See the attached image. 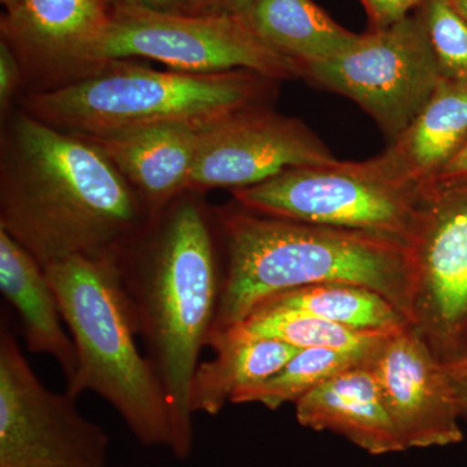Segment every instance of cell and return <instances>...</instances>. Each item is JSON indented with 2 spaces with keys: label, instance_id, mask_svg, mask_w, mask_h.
Masks as SVG:
<instances>
[{
  "label": "cell",
  "instance_id": "obj_3",
  "mask_svg": "<svg viewBox=\"0 0 467 467\" xmlns=\"http://www.w3.org/2000/svg\"><path fill=\"white\" fill-rule=\"evenodd\" d=\"M211 211L225 261L209 342L239 324L267 297L312 285L370 288L410 322L416 260L408 243L362 230L265 216L236 202Z\"/></svg>",
  "mask_w": 467,
  "mask_h": 467
},
{
  "label": "cell",
  "instance_id": "obj_30",
  "mask_svg": "<svg viewBox=\"0 0 467 467\" xmlns=\"http://www.w3.org/2000/svg\"><path fill=\"white\" fill-rule=\"evenodd\" d=\"M192 14H204L207 7V0H190Z\"/></svg>",
  "mask_w": 467,
  "mask_h": 467
},
{
  "label": "cell",
  "instance_id": "obj_19",
  "mask_svg": "<svg viewBox=\"0 0 467 467\" xmlns=\"http://www.w3.org/2000/svg\"><path fill=\"white\" fill-rule=\"evenodd\" d=\"M216 355L196 368L190 387L192 414L217 416L234 393L275 376L300 349L273 339L221 337L211 344Z\"/></svg>",
  "mask_w": 467,
  "mask_h": 467
},
{
  "label": "cell",
  "instance_id": "obj_14",
  "mask_svg": "<svg viewBox=\"0 0 467 467\" xmlns=\"http://www.w3.org/2000/svg\"><path fill=\"white\" fill-rule=\"evenodd\" d=\"M467 144V81L441 78L416 119L371 161L387 177L426 192Z\"/></svg>",
  "mask_w": 467,
  "mask_h": 467
},
{
  "label": "cell",
  "instance_id": "obj_21",
  "mask_svg": "<svg viewBox=\"0 0 467 467\" xmlns=\"http://www.w3.org/2000/svg\"><path fill=\"white\" fill-rule=\"evenodd\" d=\"M376 344V343H374ZM373 344V346H374ZM362 349H300L281 370L264 382L234 393L233 404L264 405L276 410L285 402H297L319 384L367 358L371 347Z\"/></svg>",
  "mask_w": 467,
  "mask_h": 467
},
{
  "label": "cell",
  "instance_id": "obj_31",
  "mask_svg": "<svg viewBox=\"0 0 467 467\" xmlns=\"http://www.w3.org/2000/svg\"><path fill=\"white\" fill-rule=\"evenodd\" d=\"M454 7L459 9L460 14L467 20V0H451Z\"/></svg>",
  "mask_w": 467,
  "mask_h": 467
},
{
  "label": "cell",
  "instance_id": "obj_12",
  "mask_svg": "<svg viewBox=\"0 0 467 467\" xmlns=\"http://www.w3.org/2000/svg\"><path fill=\"white\" fill-rule=\"evenodd\" d=\"M365 364L407 450L462 441L460 410L444 365L413 326L383 335L368 350Z\"/></svg>",
  "mask_w": 467,
  "mask_h": 467
},
{
  "label": "cell",
  "instance_id": "obj_18",
  "mask_svg": "<svg viewBox=\"0 0 467 467\" xmlns=\"http://www.w3.org/2000/svg\"><path fill=\"white\" fill-rule=\"evenodd\" d=\"M243 15L264 42L300 67L301 75L304 67L342 54L359 38L313 0H254Z\"/></svg>",
  "mask_w": 467,
  "mask_h": 467
},
{
  "label": "cell",
  "instance_id": "obj_8",
  "mask_svg": "<svg viewBox=\"0 0 467 467\" xmlns=\"http://www.w3.org/2000/svg\"><path fill=\"white\" fill-rule=\"evenodd\" d=\"M301 78L358 104L391 143L426 106L442 77L413 12L391 26L359 34L348 50L304 67Z\"/></svg>",
  "mask_w": 467,
  "mask_h": 467
},
{
  "label": "cell",
  "instance_id": "obj_1",
  "mask_svg": "<svg viewBox=\"0 0 467 467\" xmlns=\"http://www.w3.org/2000/svg\"><path fill=\"white\" fill-rule=\"evenodd\" d=\"M153 218L94 144L26 110L9 115L0 156V230L43 269L75 256L117 259Z\"/></svg>",
  "mask_w": 467,
  "mask_h": 467
},
{
  "label": "cell",
  "instance_id": "obj_25",
  "mask_svg": "<svg viewBox=\"0 0 467 467\" xmlns=\"http://www.w3.org/2000/svg\"><path fill=\"white\" fill-rule=\"evenodd\" d=\"M24 69L7 43L0 41V109L8 116L15 95L23 84Z\"/></svg>",
  "mask_w": 467,
  "mask_h": 467
},
{
  "label": "cell",
  "instance_id": "obj_22",
  "mask_svg": "<svg viewBox=\"0 0 467 467\" xmlns=\"http://www.w3.org/2000/svg\"><path fill=\"white\" fill-rule=\"evenodd\" d=\"M386 334H368L344 326L291 312H252L225 333L217 335L208 347L221 337L273 339L297 349H362L373 346Z\"/></svg>",
  "mask_w": 467,
  "mask_h": 467
},
{
  "label": "cell",
  "instance_id": "obj_23",
  "mask_svg": "<svg viewBox=\"0 0 467 467\" xmlns=\"http://www.w3.org/2000/svg\"><path fill=\"white\" fill-rule=\"evenodd\" d=\"M442 78L467 81V20L451 0H425L416 9Z\"/></svg>",
  "mask_w": 467,
  "mask_h": 467
},
{
  "label": "cell",
  "instance_id": "obj_16",
  "mask_svg": "<svg viewBox=\"0 0 467 467\" xmlns=\"http://www.w3.org/2000/svg\"><path fill=\"white\" fill-rule=\"evenodd\" d=\"M202 133L165 128L82 140L103 152L156 217L189 192Z\"/></svg>",
  "mask_w": 467,
  "mask_h": 467
},
{
  "label": "cell",
  "instance_id": "obj_13",
  "mask_svg": "<svg viewBox=\"0 0 467 467\" xmlns=\"http://www.w3.org/2000/svg\"><path fill=\"white\" fill-rule=\"evenodd\" d=\"M109 0H20L0 18V41L23 69L70 79L84 70L85 57L109 26Z\"/></svg>",
  "mask_w": 467,
  "mask_h": 467
},
{
  "label": "cell",
  "instance_id": "obj_20",
  "mask_svg": "<svg viewBox=\"0 0 467 467\" xmlns=\"http://www.w3.org/2000/svg\"><path fill=\"white\" fill-rule=\"evenodd\" d=\"M252 312L301 313L368 334H389L410 324L383 295L348 284L304 285L279 292L261 301Z\"/></svg>",
  "mask_w": 467,
  "mask_h": 467
},
{
  "label": "cell",
  "instance_id": "obj_10",
  "mask_svg": "<svg viewBox=\"0 0 467 467\" xmlns=\"http://www.w3.org/2000/svg\"><path fill=\"white\" fill-rule=\"evenodd\" d=\"M410 325L442 365L467 356V178L426 192Z\"/></svg>",
  "mask_w": 467,
  "mask_h": 467
},
{
  "label": "cell",
  "instance_id": "obj_32",
  "mask_svg": "<svg viewBox=\"0 0 467 467\" xmlns=\"http://www.w3.org/2000/svg\"><path fill=\"white\" fill-rule=\"evenodd\" d=\"M18 2H20V0H0L5 12H11L12 9L16 8Z\"/></svg>",
  "mask_w": 467,
  "mask_h": 467
},
{
  "label": "cell",
  "instance_id": "obj_4",
  "mask_svg": "<svg viewBox=\"0 0 467 467\" xmlns=\"http://www.w3.org/2000/svg\"><path fill=\"white\" fill-rule=\"evenodd\" d=\"M275 85L251 70L165 72L125 58L33 92L24 110L79 138L165 128L205 131L243 109L265 106Z\"/></svg>",
  "mask_w": 467,
  "mask_h": 467
},
{
  "label": "cell",
  "instance_id": "obj_15",
  "mask_svg": "<svg viewBox=\"0 0 467 467\" xmlns=\"http://www.w3.org/2000/svg\"><path fill=\"white\" fill-rule=\"evenodd\" d=\"M295 408L301 426L335 432L373 456L407 450L365 359L319 384Z\"/></svg>",
  "mask_w": 467,
  "mask_h": 467
},
{
  "label": "cell",
  "instance_id": "obj_5",
  "mask_svg": "<svg viewBox=\"0 0 467 467\" xmlns=\"http://www.w3.org/2000/svg\"><path fill=\"white\" fill-rule=\"evenodd\" d=\"M75 343L77 368L66 392L86 391L115 409L137 441L173 447V420L167 392L137 346L117 259L75 256L45 267Z\"/></svg>",
  "mask_w": 467,
  "mask_h": 467
},
{
  "label": "cell",
  "instance_id": "obj_6",
  "mask_svg": "<svg viewBox=\"0 0 467 467\" xmlns=\"http://www.w3.org/2000/svg\"><path fill=\"white\" fill-rule=\"evenodd\" d=\"M232 193L254 213L362 230L410 245L426 202V192L387 177L371 159L292 168Z\"/></svg>",
  "mask_w": 467,
  "mask_h": 467
},
{
  "label": "cell",
  "instance_id": "obj_17",
  "mask_svg": "<svg viewBox=\"0 0 467 467\" xmlns=\"http://www.w3.org/2000/svg\"><path fill=\"white\" fill-rule=\"evenodd\" d=\"M0 291L16 310L29 352L50 356L57 362L66 383L77 368L75 343L64 330L57 294L45 269L7 233L0 230Z\"/></svg>",
  "mask_w": 467,
  "mask_h": 467
},
{
  "label": "cell",
  "instance_id": "obj_9",
  "mask_svg": "<svg viewBox=\"0 0 467 467\" xmlns=\"http://www.w3.org/2000/svg\"><path fill=\"white\" fill-rule=\"evenodd\" d=\"M76 400L41 382L3 324L0 467H109V435L82 416Z\"/></svg>",
  "mask_w": 467,
  "mask_h": 467
},
{
  "label": "cell",
  "instance_id": "obj_28",
  "mask_svg": "<svg viewBox=\"0 0 467 467\" xmlns=\"http://www.w3.org/2000/svg\"><path fill=\"white\" fill-rule=\"evenodd\" d=\"M467 178V144L460 150L459 155L456 156L447 168L444 169L439 180L436 181L434 186L438 184L456 182V181L466 180ZM432 186V187H434Z\"/></svg>",
  "mask_w": 467,
  "mask_h": 467
},
{
  "label": "cell",
  "instance_id": "obj_26",
  "mask_svg": "<svg viewBox=\"0 0 467 467\" xmlns=\"http://www.w3.org/2000/svg\"><path fill=\"white\" fill-rule=\"evenodd\" d=\"M444 371L461 420H467V356L454 364L444 365Z\"/></svg>",
  "mask_w": 467,
  "mask_h": 467
},
{
  "label": "cell",
  "instance_id": "obj_7",
  "mask_svg": "<svg viewBox=\"0 0 467 467\" xmlns=\"http://www.w3.org/2000/svg\"><path fill=\"white\" fill-rule=\"evenodd\" d=\"M134 57L196 75L251 70L276 82L301 78L300 67L264 42L244 15L113 7L109 26L86 54L84 70Z\"/></svg>",
  "mask_w": 467,
  "mask_h": 467
},
{
  "label": "cell",
  "instance_id": "obj_24",
  "mask_svg": "<svg viewBox=\"0 0 467 467\" xmlns=\"http://www.w3.org/2000/svg\"><path fill=\"white\" fill-rule=\"evenodd\" d=\"M425 0H361L368 20V29L391 26L408 17Z\"/></svg>",
  "mask_w": 467,
  "mask_h": 467
},
{
  "label": "cell",
  "instance_id": "obj_27",
  "mask_svg": "<svg viewBox=\"0 0 467 467\" xmlns=\"http://www.w3.org/2000/svg\"><path fill=\"white\" fill-rule=\"evenodd\" d=\"M109 3L112 7L130 5V7L155 9V11L192 14L190 0H109Z\"/></svg>",
  "mask_w": 467,
  "mask_h": 467
},
{
  "label": "cell",
  "instance_id": "obj_29",
  "mask_svg": "<svg viewBox=\"0 0 467 467\" xmlns=\"http://www.w3.org/2000/svg\"><path fill=\"white\" fill-rule=\"evenodd\" d=\"M254 0H207L205 12L243 15L250 8Z\"/></svg>",
  "mask_w": 467,
  "mask_h": 467
},
{
  "label": "cell",
  "instance_id": "obj_11",
  "mask_svg": "<svg viewBox=\"0 0 467 467\" xmlns=\"http://www.w3.org/2000/svg\"><path fill=\"white\" fill-rule=\"evenodd\" d=\"M335 160L317 134L266 106L243 109L202 134L189 192L247 189L292 168Z\"/></svg>",
  "mask_w": 467,
  "mask_h": 467
},
{
  "label": "cell",
  "instance_id": "obj_2",
  "mask_svg": "<svg viewBox=\"0 0 467 467\" xmlns=\"http://www.w3.org/2000/svg\"><path fill=\"white\" fill-rule=\"evenodd\" d=\"M119 281L150 365L164 386L173 451L193 447L190 387L216 321L223 257L212 211L202 193L184 192L117 257Z\"/></svg>",
  "mask_w": 467,
  "mask_h": 467
}]
</instances>
